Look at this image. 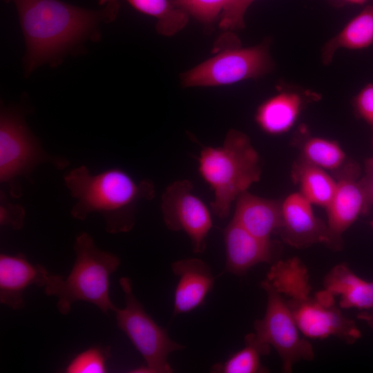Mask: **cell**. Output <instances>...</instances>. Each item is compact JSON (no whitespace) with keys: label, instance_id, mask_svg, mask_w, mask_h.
Listing matches in <instances>:
<instances>
[{"label":"cell","instance_id":"obj_8","mask_svg":"<svg viewBox=\"0 0 373 373\" xmlns=\"http://www.w3.org/2000/svg\"><path fill=\"white\" fill-rule=\"evenodd\" d=\"M261 287L267 296L265 316L254 323V336L265 347H274L282 361L283 370L291 372L298 361L314 357L312 345L300 336L284 296L265 279Z\"/></svg>","mask_w":373,"mask_h":373},{"label":"cell","instance_id":"obj_33","mask_svg":"<svg viewBox=\"0 0 373 373\" xmlns=\"http://www.w3.org/2000/svg\"><path fill=\"white\" fill-rule=\"evenodd\" d=\"M370 226L372 227V228L373 229V220L371 221L370 222Z\"/></svg>","mask_w":373,"mask_h":373},{"label":"cell","instance_id":"obj_25","mask_svg":"<svg viewBox=\"0 0 373 373\" xmlns=\"http://www.w3.org/2000/svg\"><path fill=\"white\" fill-rule=\"evenodd\" d=\"M178 8L199 21L209 24L220 18L230 0H171Z\"/></svg>","mask_w":373,"mask_h":373},{"label":"cell","instance_id":"obj_19","mask_svg":"<svg viewBox=\"0 0 373 373\" xmlns=\"http://www.w3.org/2000/svg\"><path fill=\"white\" fill-rule=\"evenodd\" d=\"M373 44V4L367 6L348 21L321 48V59L324 65L330 64L340 49L361 50Z\"/></svg>","mask_w":373,"mask_h":373},{"label":"cell","instance_id":"obj_26","mask_svg":"<svg viewBox=\"0 0 373 373\" xmlns=\"http://www.w3.org/2000/svg\"><path fill=\"white\" fill-rule=\"evenodd\" d=\"M255 0H230L219 18V26L225 30H237L245 27V15Z\"/></svg>","mask_w":373,"mask_h":373},{"label":"cell","instance_id":"obj_6","mask_svg":"<svg viewBox=\"0 0 373 373\" xmlns=\"http://www.w3.org/2000/svg\"><path fill=\"white\" fill-rule=\"evenodd\" d=\"M119 285L125 307L115 312L118 327L142 356L151 373L173 372L168 357L184 347L173 341L167 331L146 312L133 293L129 278H121Z\"/></svg>","mask_w":373,"mask_h":373},{"label":"cell","instance_id":"obj_22","mask_svg":"<svg viewBox=\"0 0 373 373\" xmlns=\"http://www.w3.org/2000/svg\"><path fill=\"white\" fill-rule=\"evenodd\" d=\"M299 141L300 157L325 170L336 172L347 161L346 154L338 142L305 134L302 129Z\"/></svg>","mask_w":373,"mask_h":373},{"label":"cell","instance_id":"obj_3","mask_svg":"<svg viewBox=\"0 0 373 373\" xmlns=\"http://www.w3.org/2000/svg\"><path fill=\"white\" fill-rule=\"evenodd\" d=\"M265 280L286 298L298 328L307 338L334 336L347 343L361 338L356 323L335 305L332 294L323 289L312 295L307 269L299 258L276 262Z\"/></svg>","mask_w":373,"mask_h":373},{"label":"cell","instance_id":"obj_7","mask_svg":"<svg viewBox=\"0 0 373 373\" xmlns=\"http://www.w3.org/2000/svg\"><path fill=\"white\" fill-rule=\"evenodd\" d=\"M269 41L250 47H231L181 75L184 87L218 86L257 79L269 73L274 64Z\"/></svg>","mask_w":373,"mask_h":373},{"label":"cell","instance_id":"obj_23","mask_svg":"<svg viewBox=\"0 0 373 373\" xmlns=\"http://www.w3.org/2000/svg\"><path fill=\"white\" fill-rule=\"evenodd\" d=\"M245 346L231 354L223 363L213 365V372L219 373H258L265 369L260 363V356L269 353L255 339L252 333L245 337Z\"/></svg>","mask_w":373,"mask_h":373},{"label":"cell","instance_id":"obj_17","mask_svg":"<svg viewBox=\"0 0 373 373\" xmlns=\"http://www.w3.org/2000/svg\"><path fill=\"white\" fill-rule=\"evenodd\" d=\"M232 220L251 234L265 240L283 225L282 201L259 197L247 191L236 199Z\"/></svg>","mask_w":373,"mask_h":373},{"label":"cell","instance_id":"obj_2","mask_svg":"<svg viewBox=\"0 0 373 373\" xmlns=\"http://www.w3.org/2000/svg\"><path fill=\"white\" fill-rule=\"evenodd\" d=\"M65 184L76 204L71 215L84 220L90 213L101 214L108 233L127 232L135 224V209L142 200H151L155 187L150 180L135 181L124 171L113 168L96 174L85 166L64 177Z\"/></svg>","mask_w":373,"mask_h":373},{"label":"cell","instance_id":"obj_16","mask_svg":"<svg viewBox=\"0 0 373 373\" xmlns=\"http://www.w3.org/2000/svg\"><path fill=\"white\" fill-rule=\"evenodd\" d=\"M171 269L178 278L174 293L173 315L188 313L204 304L214 284L209 266L193 258L173 262Z\"/></svg>","mask_w":373,"mask_h":373},{"label":"cell","instance_id":"obj_10","mask_svg":"<svg viewBox=\"0 0 373 373\" xmlns=\"http://www.w3.org/2000/svg\"><path fill=\"white\" fill-rule=\"evenodd\" d=\"M48 159L28 128L23 116L12 108H2L0 115V180L13 181L28 174Z\"/></svg>","mask_w":373,"mask_h":373},{"label":"cell","instance_id":"obj_1","mask_svg":"<svg viewBox=\"0 0 373 373\" xmlns=\"http://www.w3.org/2000/svg\"><path fill=\"white\" fill-rule=\"evenodd\" d=\"M17 12L26 46L24 73L44 64L55 66L88 39L97 41L100 25L117 17L119 1L88 9L61 0H3Z\"/></svg>","mask_w":373,"mask_h":373},{"label":"cell","instance_id":"obj_4","mask_svg":"<svg viewBox=\"0 0 373 373\" xmlns=\"http://www.w3.org/2000/svg\"><path fill=\"white\" fill-rule=\"evenodd\" d=\"M198 171L214 192L213 213L226 218L232 202L254 183L260 180L261 169L257 151L242 131L231 129L223 145L202 149Z\"/></svg>","mask_w":373,"mask_h":373},{"label":"cell","instance_id":"obj_13","mask_svg":"<svg viewBox=\"0 0 373 373\" xmlns=\"http://www.w3.org/2000/svg\"><path fill=\"white\" fill-rule=\"evenodd\" d=\"M320 98L316 92L294 86H280L278 91L258 107L255 120L265 133L280 135L296 124L307 105Z\"/></svg>","mask_w":373,"mask_h":373},{"label":"cell","instance_id":"obj_24","mask_svg":"<svg viewBox=\"0 0 373 373\" xmlns=\"http://www.w3.org/2000/svg\"><path fill=\"white\" fill-rule=\"evenodd\" d=\"M109 351L101 347H90L76 355L68 364L67 373H104Z\"/></svg>","mask_w":373,"mask_h":373},{"label":"cell","instance_id":"obj_18","mask_svg":"<svg viewBox=\"0 0 373 373\" xmlns=\"http://www.w3.org/2000/svg\"><path fill=\"white\" fill-rule=\"evenodd\" d=\"M323 285L325 291L340 297L341 308L373 309V282L362 279L343 263L327 274Z\"/></svg>","mask_w":373,"mask_h":373},{"label":"cell","instance_id":"obj_30","mask_svg":"<svg viewBox=\"0 0 373 373\" xmlns=\"http://www.w3.org/2000/svg\"><path fill=\"white\" fill-rule=\"evenodd\" d=\"M336 6H343L348 4L361 5L367 2L368 0H328Z\"/></svg>","mask_w":373,"mask_h":373},{"label":"cell","instance_id":"obj_5","mask_svg":"<svg viewBox=\"0 0 373 373\" xmlns=\"http://www.w3.org/2000/svg\"><path fill=\"white\" fill-rule=\"evenodd\" d=\"M73 249L76 258L69 275L64 278L52 274L44 288L45 294L58 298L57 308L63 315L80 300L93 304L105 314L115 312L117 307L109 296L110 277L119 266V258L97 248L86 232L76 237Z\"/></svg>","mask_w":373,"mask_h":373},{"label":"cell","instance_id":"obj_21","mask_svg":"<svg viewBox=\"0 0 373 373\" xmlns=\"http://www.w3.org/2000/svg\"><path fill=\"white\" fill-rule=\"evenodd\" d=\"M137 11L156 19V30L164 36H173L183 29L189 16L171 0H125ZM119 0H98L104 6Z\"/></svg>","mask_w":373,"mask_h":373},{"label":"cell","instance_id":"obj_29","mask_svg":"<svg viewBox=\"0 0 373 373\" xmlns=\"http://www.w3.org/2000/svg\"><path fill=\"white\" fill-rule=\"evenodd\" d=\"M361 181L365 189L370 204L373 205V175L364 174Z\"/></svg>","mask_w":373,"mask_h":373},{"label":"cell","instance_id":"obj_27","mask_svg":"<svg viewBox=\"0 0 373 373\" xmlns=\"http://www.w3.org/2000/svg\"><path fill=\"white\" fill-rule=\"evenodd\" d=\"M352 105L358 117L363 119L371 128L373 146V84H366L356 95Z\"/></svg>","mask_w":373,"mask_h":373},{"label":"cell","instance_id":"obj_31","mask_svg":"<svg viewBox=\"0 0 373 373\" xmlns=\"http://www.w3.org/2000/svg\"><path fill=\"white\" fill-rule=\"evenodd\" d=\"M364 173L365 174L373 175V155L365 160Z\"/></svg>","mask_w":373,"mask_h":373},{"label":"cell","instance_id":"obj_20","mask_svg":"<svg viewBox=\"0 0 373 373\" xmlns=\"http://www.w3.org/2000/svg\"><path fill=\"white\" fill-rule=\"evenodd\" d=\"M291 176L305 199L312 204L327 208L334 193L336 180L326 170L299 157L292 166Z\"/></svg>","mask_w":373,"mask_h":373},{"label":"cell","instance_id":"obj_32","mask_svg":"<svg viewBox=\"0 0 373 373\" xmlns=\"http://www.w3.org/2000/svg\"><path fill=\"white\" fill-rule=\"evenodd\" d=\"M371 312H365L359 314L358 318L366 321L369 325L373 327V309Z\"/></svg>","mask_w":373,"mask_h":373},{"label":"cell","instance_id":"obj_9","mask_svg":"<svg viewBox=\"0 0 373 373\" xmlns=\"http://www.w3.org/2000/svg\"><path fill=\"white\" fill-rule=\"evenodd\" d=\"M188 180H178L166 187L162 196L161 209L164 222L171 231L185 232L193 251L202 254L213 223L206 204L191 192Z\"/></svg>","mask_w":373,"mask_h":373},{"label":"cell","instance_id":"obj_14","mask_svg":"<svg viewBox=\"0 0 373 373\" xmlns=\"http://www.w3.org/2000/svg\"><path fill=\"white\" fill-rule=\"evenodd\" d=\"M51 274L43 265L30 262L23 254H1V303L12 309L23 308L26 289L32 285L44 288Z\"/></svg>","mask_w":373,"mask_h":373},{"label":"cell","instance_id":"obj_12","mask_svg":"<svg viewBox=\"0 0 373 373\" xmlns=\"http://www.w3.org/2000/svg\"><path fill=\"white\" fill-rule=\"evenodd\" d=\"M282 211L283 225L278 232L286 244L296 249L317 243L327 245V222L315 215L312 204L298 191L282 201Z\"/></svg>","mask_w":373,"mask_h":373},{"label":"cell","instance_id":"obj_11","mask_svg":"<svg viewBox=\"0 0 373 373\" xmlns=\"http://www.w3.org/2000/svg\"><path fill=\"white\" fill-rule=\"evenodd\" d=\"M336 174V186L327 207L329 240L331 249L338 251L343 246V234L362 215L370 209L361 181V169L355 161L347 160Z\"/></svg>","mask_w":373,"mask_h":373},{"label":"cell","instance_id":"obj_28","mask_svg":"<svg viewBox=\"0 0 373 373\" xmlns=\"http://www.w3.org/2000/svg\"><path fill=\"white\" fill-rule=\"evenodd\" d=\"M25 211L19 204H11L3 201L0 209V224L10 226L15 229H20L24 224Z\"/></svg>","mask_w":373,"mask_h":373},{"label":"cell","instance_id":"obj_15","mask_svg":"<svg viewBox=\"0 0 373 373\" xmlns=\"http://www.w3.org/2000/svg\"><path fill=\"white\" fill-rule=\"evenodd\" d=\"M226 251L224 271L243 275L262 262L274 258L275 246L271 240L260 238L244 229L233 220L224 229Z\"/></svg>","mask_w":373,"mask_h":373}]
</instances>
